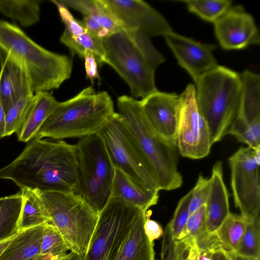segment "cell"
<instances>
[{"label":"cell","mask_w":260,"mask_h":260,"mask_svg":"<svg viewBox=\"0 0 260 260\" xmlns=\"http://www.w3.org/2000/svg\"><path fill=\"white\" fill-rule=\"evenodd\" d=\"M103 39L89 32L72 36L66 31L60 37V41L66 45L74 54L84 58L87 51H91L98 64L102 65L105 55Z\"/></svg>","instance_id":"obj_28"},{"label":"cell","mask_w":260,"mask_h":260,"mask_svg":"<svg viewBox=\"0 0 260 260\" xmlns=\"http://www.w3.org/2000/svg\"><path fill=\"white\" fill-rule=\"evenodd\" d=\"M0 68V99L6 113L21 96L34 92L23 68L1 50Z\"/></svg>","instance_id":"obj_19"},{"label":"cell","mask_w":260,"mask_h":260,"mask_svg":"<svg viewBox=\"0 0 260 260\" xmlns=\"http://www.w3.org/2000/svg\"><path fill=\"white\" fill-rule=\"evenodd\" d=\"M84 58L86 77L93 82L95 79L99 78L97 62L93 53L89 50L86 51Z\"/></svg>","instance_id":"obj_41"},{"label":"cell","mask_w":260,"mask_h":260,"mask_svg":"<svg viewBox=\"0 0 260 260\" xmlns=\"http://www.w3.org/2000/svg\"><path fill=\"white\" fill-rule=\"evenodd\" d=\"M14 236H13V237L10 238L9 239H8L6 240H4V241L0 242V255L2 253V252L4 251V250L9 244V243L11 242V241H12L13 238L14 237Z\"/></svg>","instance_id":"obj_48"},{"label":"cell","mask_w":260,"mask_h":260,"mask_svg":"<svg viewBox=\"0 0 260 260\" xmlns=\"http://www.w3.org/2000/svg\"><path fill=\"white\" fill-rule=\"evenodd\" d=\"M57 2L79 11L84 17L97 12L95 0H60Z\"/></svg>","instance_id":"obj_38"},{"label":"cell","mask_w":260,"mask_h":260,"mask_svg":"<svg viewBox=\"0 0 260 260\" xmlns=\"http://www.w3.org/2000/svg\"><path fill=\"white\" fill-rule=\"evenodd\" d=\"M190 190L191 199L189 208L190 215L206 205L209 190V179L200 175L194 187Z\"/></svg>","instance_id":"obj_35"},{"label":"cell","mask_w":260,"mask_h":260,"mask_svg":"<svg viewBox=\"0 0 260 260\" xmlns=\"http://www.w3.org/2000/svg\"><path fill=\"white\" fill-rule=\"evenodd\" d=\"M191 190L181 198L178 202L173 216L168 224L173 238L183 239L186 224L190 215L189 204Z\"/></svg>","instance_id":"obj_34"},{"label":"cell","mask_w":260,"mask_h":260,"mask_svg":"<svg viewBox=\"0 0 260 260\" xmlns=\"http://www.w3.org/2000/svg\"><path fill=\"white\" fill-rule=\"evenodd\" d=\"M97 135L103 141L115 169L141 188L159 192L152 171L118 112L114 113Z\"/></svg>","instance_id":"obj_9"},{"label":"cell","mask_w":260,"mask_h":260,"mask_svg":"<svg viewBox=\"0 0 260 260\" xmlns=\"http://www.w3.org/2000/svg\"><path fill=\"white\" fill-rule=\"evenodd\" d=\"M248 220L241 215L231 213L213 234L217 249L235 251L244 234Z\"/></svg>","instance_id":"obj_27"},{"label":"cell","mask_w":260,"mask_h":260,"mask_svg":"<svg viewBox=\"0 0 260 260\" xmlns=\"http://www.w3.org/2000/svg\"><path fill=\"white\" fill-rule=\"evenodd\" d=\"M242 90L238 114L231 127L235 131H260V76L249 70L240 74Z\"/></svg>","instance_id":"obj_17"},{"label":"cell","mask_w":260,"mask_h":260,"mask_svg":"<svg viewBox=\"0 0 260 260\" xmlns=\"http://www.w3.org/2000/svg\"><path fill=\"white\" fill-rule=\"evenodd\" d=\"M83 255L79 254L73 251L68 253L64 257L58 260H83Z\"/></svg>","instance_id":"obj_46"},{"label":"cell","mask_w":260,"mask_h":260,"mask_svg":"<svg viewBox=\"0 0 260 260\" xmlns=\"http://www.w3.org/2000/svg\"><path fill=\"white\" fill-rule=\"evenodd\" d=\"M235 205L247 220L260 216V151L240 147L229 158Z\"/></svg>","instance_id":"obj_11"},{"label":"cell","mask_w":260,"mask_h":260,"mask_svg":"<svg viewBox=\"0 0 260 260\" xmlns=\"http://www.w3.org/2000/svg\"><path fill=\"white\" fill-rule=\"evenodd\" d=\"M114 112L109 94L105 91L96 92L88 86L70 99L60 102L36 138L62 140L97 135Z\"/></svg>","instance_id":"obj_3"},{"label":"cell","mask_w":260,"mask_h":260,"mask_svg":"<svg viewBox=\"0 0 260 260\" xmlns=\"http://www.w3.org/2000/svg\"><path fill=\"white\" fill-rule=\"evenodd\" d=\"M164 37L178 64L194 82L218 66L213 53L215 45L197 42L173 30Z\"/></svg>","instance_id":"obj_15"},{"label":"cell","mask_w":260,"mask_h":260,"mask_svg":"<svg viewBox=\"0 0 260 260\" xmlns=\"http://www.w3.org/2000/svg\"><path fill=\"white\" fill-rule=\"evenodd\" d=\"M213 250L199 249V260H212V254Z\"/></svg>","instance_id":"obj_43"},{"label":"cell","mask_w":260,"mask_h":260,"mask_svg":"<svg viewBox=\"0 0 260 260\" xmlns=\"http://www.w3.org/2000/svg\"><path fill=\"white\" fill-rule=\"evenodd\" d=\"M23 203L21 191L0 198V242L18 233Z\"/></svg>","instance_id":"obj_26"},{"label":"cell","mask_w":260,"mask_h":260,"mask_svg":"<svg viewBox=\"0 0 260 260\" xmlns=\"http://www.w3.org/2000/svg\"><path fill=\"white\" fill-rule=\"evenodd\" d=\"M151 214V211L148 210L143 228L148 239L154 242V240L159 239L163 236L164 231L158 222L150 219Z\"/></svg>","instance_id":"obj_40"},{"label":"cell","mask_w":260,"mask_h":260,"mask_svg":"<svg viewBox=\"0 0 260 260\" xmlns=\"http://www.w3.org/2000/svg\"><path fill=\"white\" fill-rule=\"evenodd\" d=\"M142 210L110 196L98 219L83 260H114Z\"/></svg>","instance_id":"obj_10"},{"label":"cell","mask_w":260,"mask_h":260,"mask_svg":"<svg viewBox=\"0 0 260 260\" xmlns=\"http://www.w3.org/2000/svg\"><path fill=\"white\" fill-rule=\"evenodd\" d=\"M0 50L26 73L32 92L58 89L71 77L73 61L31 39L18 26L0 19Z\"/></svg>","instance_id":"obj_2"},{"label":"cell","mask_w":260,"mask_h":260,"mask_svg":"<svg viewBox=\"0 0 260 260\" xmlns=\"http://www.w3.org/2000/svg\"><path fill=\"white\" fill-rule=\"evenodd\" d=\"M118 113L152 171L160 190H172L183 183L178 170L177 146L158 136L149 125L141 100L123 95L117 99Z\"/></svg>","instance_id":"obj_4"},{"label":"cell","mask_w":260,"mask_h":260,"mask_svg":"<svg viewBox=\"0 0 260 260\" xmlns=\"http://www.w3.org/2000/svg\"><path fill=\"white\" fill-rule=\"evenodd\" d=\"M44 225L19 232L0 255V260H31L40 255Z\"/></svg>","instance_id":"obj_23"},{"label":"cell","mask_w":260,"mask_h":260,"mask_svg":"<svg viewBox=\"0 0 260 260\" xmlns=\"http://www.w3.org/2000/svg\"><path fill=\"white\" fill-rule=\"evenodd\" d=\"M147 211L140 212L114 260H154V242L148 239L143 228Z\"/></svg>","instance_id":"obj_21"},{"label":"cell","mask_w":260,"mask_h":260,"mask_svg":"<svg viewBox=\"0 0 260 260\" xmlns=\"http://www.w3.org/2000/svg\"><path fill=\"white\" fill-rule=\"evenodd\" d=\"M222 165L221 161H217L214 165L209 178V194L205 205L206 229L210 234L214 233L231 213Z\"/></svg>","instance_id":"obj_18"},{"label":"cell","mask_w":260,"mask_h":260,"mask_svg":"<svg viewBox=\"0 0 260 260\" xmlns=\"http://www.w3.org/2000/svg\"><path fill=\"white\" fill-rule=\"evenodd\" d=\"M188 260H199V249L194 241L190 248Z\"/></svg>","instance_id":"obj_45"},{"label":"cell","mask_w":260,"mask_h":260,"mask_svg":"<svg viewBox=\"0 0 260 260\" xmlns=\"http://www.w3.org/2000/svg\"><path fill=\"white\" fill-rule=\"evenodd\" d=\"M196 101L209 128L212 145L228 134L240 103V74L223 66L216 68L196 82Z\"/></svg>","instance_id":"obj_5"},{"label":"cell","mask_w":260,"mask_h":260,"mask_svg":"<svg viewBox=\"0 0 260 260\" xmlns=\"http://www.w3.org/2000/svg\"><path fill=\"white\" fill-rule=\"evenodd\" d=\"M41 0H0V13L27 27L38 23L40 19Z\"/></svg>","instance_id":"obj_24"},{"label":"cell","mask_w":260,"mask_h":260,"mask_svg":"<svg viewBox=\"0 0 260 260\" xmlns=\"http://www.w3.org/2000/svg\"><path fill=\"white\" fill-rule=\"evenodd\" d=\"M69 248L57 229L51 223L44 225L40 254H51L64 257Z\"/></svg>","instance_id":"obj_33"},{"label":"cell","mask_w":260,"mask_h":260,"mask_svg":"<svg viewBox=\"0 0 260 260\" xmlns=\"http://www.w3.org/2000/svg\"><path fill=\"white\" fill-rule=\"evenodd\" d=\"M214 25L216 37L224 49H242L260 42L253 17L241 7H231Z\"/></svg>","instance_id":"obj_14"},{"label":"cell","mask_w":260,"mask_h":260,"mask_svg":"<svg viewBox=\"0 0 260 260\" xmlns=\"http://www.w3.org/2000/svg\"><path fill=\"white\" fill-rule=\"evenodd\" d=\"M194 212L192 227L187 237L198 243L209 234L206 229V205L202 206Z\"/></svg>","instance_id":"obj_36"},{"label":"cell","mask_w":260,"mask_h":260,"mask_svg":"<svg viewBox=\"0 0 260 260\" xmlns=\"http://www.w3.org/2000/svg\"><path fill=\"white\" fill-rule=\"evenodd\" d=\"M34 98V93L21 96L6 112L5 137L16 133L21 128L28 114Z\"/></svg>","instance_id":"obj_31"},{"label":"cell","mask_w":260,"mask_h":260,"mask_svg":"<svg viewBox=\"0 0 260 260\" xmlns=\"http://www.w3.org/2000/svg\"><path fill=\"white\" fill-rule=\"evenodd\" d=\"M101 1L122 29L138 30L149 39L172 31L164 16L143 1Z\"/></svg>","instance_id":"obj_13"},{"label":"cell","mask_w":260,"mask_h":260,"mask_svg":"<svg viewBox=\"0 0 260 260\" xmlns=\"http://www.w3.org/2000/svg\"><path fill=\"white\" fill-rule=\"evenodd\" d=\"M0 179L21 189L78 193L80 181L76 144L35 138L10 164L0 169Z\"/></svg>","instance_id":"obj_1"},{"label":"cell","mask_w":260,"mask_h":260,"mask_svg":"<svg viewBox=\"0 0 260 260\" xmlns=\"http://www.w3.org/2000/svg\"><path fill=\"white\" fill-rule=\"evenodd\" d=\"M188 10L202 19L213 23L231 7L230 1L190 0L183 1Z\"/></svg>","instance_id":"obj_30"},{"label":"cell","mask_w":260,"mask_h":260,"mask_svg":"<svg viewBox=\"0 0 260 260\" xmlns=\"http://www.w3.org/2000/svg\"><path fill=\"white\" fill-rule=\"evenodd\" d=\"M5 116L6 113L0 99V139L5 137Z\"/></svg>","instance_id":"obj_42"},{"label":"cell","mask_w":260,"mask_h":260,"mask_svg":"<svg viewBox=\"0 0 260 260\" xmlns=\"http://www.w3.org/2000/svg\"><path fill=\"white\" fill-rule=\"evenodd\" d=\"M103 63L111 67L130 87L133 95L145 98L156 91L155 72L165 58L144 53L122 29L103 39Z\"/></svg>","instance_id":"obj_7"},{"label":"cell","mask_w":260,"mask_h":260,"mask_svg":"<svg viewBox=\"0 0 260 260\" xmlns=\"http://www.w3.org/2000/svg\"><path fill=\"white\" fill-rule=\"evenodd\" d=\"M82 22L87 31L93 35L102 39L109 35V32L103 29L101 25L98 11L90 15L83 17Z\"/></svg>","instance_id":"obj_39"},{"label":"cell","mask_w":260,"mask_h":260,"mask_svg":"<svg viewBox=\"0 0 260 260\" xmlns=\"http://www.w3.org/2000/svg\"><path fill=\"white\" fill-rule=\"evenodd\" d=\"M195 85H187L179 94L176 145L183 156L200 159L207 156L212 146L208 125L198 106Z\"/></svg>","instance_id":"obj_12"},{"label":"cell","mask_w":260,"mask_h":260,"mask_svg":"<svg viewBox=\"0 0 260 260\" xmlns=\"http://www.w3.org/2000/svg\"><path fill=\"white\" fill-rule=\"evenodd\" d=\"M158 260H188L194 240L189 237L180 240L173 238L167 225L164 232Z\"/></svg>","instance_id":"obj_29"},{"label":"cell","mask_w":260,"mask_h":260,"mask_svg":"<svg viewBox=\"0 0 260 260\" xmlns=\"http://www.w3.org/2000/svg\"><path fill=\"white\" fill-rule=\"evenodd\" d=\"M100 21L102 28L109 35L122 30L101 0H95Z\"/></svg>","instance_id":"obj_37"},{"label":"cell","mask_w":260,"mask_h":260,"mask_svg":"<svg viewBox=\"0 0 260 260\" xmlns=\"http://www.w3.org/2000/svg\"><path fill=\"white\" fill-rule=\"evenodd\" d=\"M76 146L80 181L78 193L99 213L110 197L115 168L98 135L79 139Z\"/></svg>","instance_id":"obj_8"},{"label":"cell","mask_w":260,"mask_h":260,"mask_svg":"<svg viewBox=\"0 0 260 260\" xmlns=\"http://www.w3.org/2000/svg\"><path fill=\"white\" fill-rule=\"evenodd\" d=\"M50 219L71 251L84 255L98 219L96 212L80 194L36 189Z\"/></svg>","instance_id":"obj_6"},{"label":"cell","mask_w":260,"mask_h":260,"mask_svg":"<svg viewBox=\"0 0 260 260\" xmlns=\"http://www.w3.org/2000/svg\"><path fill=\"white\" fill-rule=\"evenodd\" d=\"M59 104L52 91H41L35 93L28 114L16 133L18 141L28 142L35 139L44 123Z\"/></svg>","instance_id":"obj_20"},{"label":"cell","mask_w":260,"mask_h":260,"mask_svg":"<svg viewBox=\"0 0 260 260\" xmlns=\"http://www.w3.org/2000/svg\"><path fill=\"white\" fill-rule=\"evenodd\" d=\"M234 251L239 255L259 260L260 216L248 221L242 237Z\"/></svg>","instance_id":"obj_32"},{"label":"cell","mask_w":260,"mask_h":260,"mask_svg":"<svg viewBox=\"0 0 260 260\" xmlns=\"http://www.w3.org/2000/svg\"><path fill=\"white\" fill-rule=\"evenodd\" d=\"M23 206L18 225V233L50 223V219L36 189H20Z\"/></svg>","instance_id":"obj_25"},{"label":"cell","mask_w":260,"mask_h":260,"mask_svg":"<svg viewBox=\"0 0 260 260\" xmlns=\"http://www.w3.org/2000/svg\"><path fill=\"white\" fill-rule=\"evenodd\" d=\"M110 196L120 199L131 205L145 211L157 204L159 198L158 193L141 188L121 171L116 169L111 187Z\"/></svg>","instance_id":"obj_22"},{"label":"cell","mask_w":260,"mask_h":260,"mask_svg":"<svg viewBox=\"0 0 260 260\" xmlns=\"http://www.w3.org/2000/svg\"><path fill=\"white\" fill-rule=\"evenodd\" d=\"M212 260H228L223 251L221 249L212 251Z\"/></svg>","instance_id":"obj_44"},{"label":"cell","mask_w":260,"mask_h":260,"mask_svg":"<svg viewBox=\"0 0 260 260\" xmlns=\"http://www.w3.org/2000/svg\"><path fill=\"white\" fill-rule=\"evenodd\" d=\"M179 95L157 90L141 100L146 118L153 131L176 145Z\"/></svg>","instance_id":"obj_16"},{"label":"cell","mask_w":260,"mask_h":260,"mask_svg":"<svg viewBox=\"0 0 260 260\" xmlns=\"http://www.w3.org/2000/svg\"><path fill=\"white\" fill-rule=\"evenodd\" d=\"M61 258V257L55 256L51 254H46L43 255L40 254L31 260H58Z\"/></svg>","instance_id":"obj_47"}]
</instances>
